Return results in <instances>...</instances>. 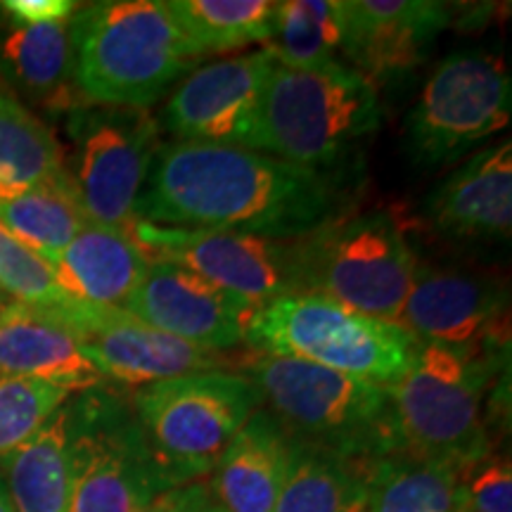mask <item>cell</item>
Masks as SVG:
<instances>
[{"label":"cell","instance_id":"12","mask_svg":"<svg viewBox=\"0 0 512 512\" xmlns=\"http://www.w3.org/2000/svg\"><path fill=\"white\" fill-rule=\"evenodd\" d=\"M128 233L150 259L202 275L252 313L273 299L302 292L299 238L275 240L228 230L166 228L136 221Z\"/></svg>","mask_w":512,"mask_h":512},{"label":"cell","instance_id":"17","mask_svg":"<svg viewBox=\"0 0 512 512\" xmlns=\"http://www.w3.org/2000/svg\"><path fill=\"white\" fill-rule=\"evenodd\" d=\"M124 311L200 349L228 354L245 344V306L202 275L169 261H150Z\"/></svg>","mask_w":512,"mask_h":512},{"label":"cell","instance_id":"14","mask_svg":"<svg viewBox=\"0 0 512 512\" xmlns=\"http://www.w3.org/2000/svg\"><path fill=\"white\" fill-rule=\"evenodd\" d=\"M275 64L264 46L192 69L166 102L164 128L183 143L245 147Z\"/></svg>","mask_w":512,"mask_h":512},{"label":"cell","instance_id":"22","mask_svg":"<svg viewBox=\"0 0 512 512\" xmlns=\"http://www.w3.org/2000/svg\"><path fill=\"white\" fill-rule=\"evenodd\" d=\"M67 403L34 437L0 458V475L15 512H69L72 484Z\"/></svg>","mask_w":512,"mask_h":512},{"label":"cell","instance_id":"29","mask_svg":"<svg viewBox=\"0 0 512 512\" xmlns=\"http://www.w3.org/2000/svg\"><path fill=\"white\" fill-rule=\"evenodd\" d=\"M283 67L309 69L335 60L342 50V0H285L278 3L268 41Z\"/></svg>","mask_w":512,"mask_h":512},{"label":"cell","instance_id":"26","mask_svg":"<svg viewBox=\"0 0 512 512\" xmlns=\"http://www.w3.org/2000/svg\"><path fill=\"white\" fill-rule=\"evenodd\" d=\"M166 5L202 57L268 43L278 15L273 0H169Z\"/></svg>","mask_w":512,"mask_h":512},{"label":"cell","instance_id":"25","mask_svg":"<svg viewBox=\"0 0 512 512\" xmlns=\"http://www.w3.org/2000/svg\"><path fill=\"white\" fill-rule=\"evenodd\" d=\"M67 176L53 131L15 98L0 93V200Z\"/></svg>","mask_w":512,"mask_h":512},{"label":"cell","instance_id":"8","mask_svg":"<svg viewBox=\"0 0 512 512\" xmlns=\"http://www.w3.org/2000/svg\"><path fill=\"white\" fill-rule=\"evenodd\" d=\"M415 264L411 242L387 211L337 216L299 238L302 292L387 323H399Z\"/></svg>","mask_w":512,"mask_h":512},{"label":"cell","instance_id":"21","mask_svg":"<svg viewBox=\"0 0 512 512\" xmlns=\"http://www.w3.org/2000/svg\"><path fill=\"white\" fill-rule=\"evenodd\" d=\"M290 456V434L266 408H259L216 463L211 496L223 512H275Z\"/></svg>","mask_w":512,"mask_h":512},{"label":"cell","instance_id":"34","mask_svg":"<svg viewBox=\"0 0 512 512\" xmlns=\"http://www.w3.org/2000/svg\"><path fill=\"white\" fill-rule=\"evenodd\" d=\"M145 512H223V508L211 496L209 486L190 482L164 491Z\"/></svg>","mask_w":512,"mask_h":512},{"label":"cell","instance_id":"28","mask_svg":"<svg viewBox=\"0 0 512 512\" xmlns=\"http://www.w3.org/2000/svg\"><path fill=\"white\" fill-rule=\"evenodd\" d=\"M3 60L10 74L36 98L69 102V81L74 79V50L69 22L24 27L15 24L3 41Z\"/></svg>","mask_w":512,"mask_h":512},{"label":"cell","instance_id":"35","mask_svg":"<svg viewBox=\"0 0 512 512\" xmlns=\"http://www.w3.org/2000/svg\"><path fill=\"white\" fill-rule=\"evenodd\" d=\"M0 512H15V508H12V503H10L8 489H5L3 475H0Z\"/></svg>","mask_w":512,"mask_h":512},{"label":"cell","instance_id":"9","mask_svg":"<svg viewBox=\"0 0 512 512\" xmlns=\"http://www.w3.org/2000/svg\"><path fill=\"white\" fill-rule=\"evenodd\" d=\"M69 408V512H145L171 489L131 401L102 384Z\"/></svg>","mask_w":512,"mask_h":512},{"label":"cell","instance_id":"32","mask_svg":"<svg viewBox=\"0 0 512 512\" xmlns=\"http://www.w3.org/2000/svg\"><path fill=\"white\" fill-rule=\"evenodd\" d=\"M458 510L465 512H512L510 460L489 453L460 472Z\"/></svg>","mask_w":512,"mask_h":512},{"label":"cell","instance_id":"3","mask_svg":"<svg viewBox=\"0 0 512 512\" xmlns=\"http://www.w3.org/2000/svg\"><path fill=\"white\" fill-rule=\"evenodd\" d=\"M503 351L418 344L413 366L387 387L394 453L460 470L489 456L486 396L503 368Z\"/></svg>","mask_w":512,"mask_h":512},{"label":"cell","instance_id":"7","mask_svg":"<svg viewBox=\"0 0 512 512\" xmlns=\"http://www.w3.org/2000/svg\"><path fill=\"white\" fill-rule=\"evenodd\" d=\"M131 406L176 489L214 470L230 439L261 408V396L242 373L209 370L138 387Z\"/></svg>","mask_w":512,"mask_h":512},{"label":"cell","instance_id":"24","mask_svg":"<svg viewBox=\"0 0 512 512\" xmlns=\"http://www.w3.org/2000/svg\"><path fill=\"white\" fill-rule=\"evenodd\" d=\"M366 465L292 441L275 512H366Z\"/></svg>","mask_w":512,"mask_h":512},{"label":"cell","instance_id":"4","mask_svg":"<svg viewBox=\"0 0 512 512\" xmlns=\"http://www.w3.org/2000/svg\"><path fill=\"white\" fill-rule=\"evenodd\" d=\"M261 406L297 444L368 465L394 453L389 392L382 384L337 373L302 358L249 351L235 361Z\"/></svg>","mask_w":512,"mask_h":512},{"label":"cell","instance_id":"23","mask_svg":"<svg viewBox=\"0 0 512 512\" xmlns=\"http://www.w3.org/2000/svg\"><path fill=\"white\" fill-rule=\"evenodd\" d=\"M460 467L389 453L366 465V512H456Z\"/></svg>","mask_w":512,"mask_h":512},{"label":"cell","instance_id":"30","mask_svg":"<svg viewBox=\"0 0 512 512\" xmlns=\"http://www.w3.org/2000/svg\"><path fill=\"white\" fill-rule=\"evenodd\" d=\"M74 394L62 384L0 375V458L34 437Z\"/></svg>","mask_w":512,"mask_h":512},{"label":"cell","instance_id":"13","mask_svg":"<svg viewBox=\"0 0 512 512\" xmlns=\"http://www.w3.org/2000/svg\"><path fill=\"white\" fill-rule=\"evenodd\" d=\"M57 313L72 325L102 380L145 387L171 377L235 368L228 354L166 335L124 309L67 302L57 306Z\"/></svg>","mask_w":512,"mask_h":512},{"label":"cell","instance_id":"27","mask_svg":"<svg viewBox=\"0 0 512 512\" xmlns=\"http://www.w3.org/2000/svg\"><path fill=\"white\" fill-rule=\"evenodd\" d=\"M0 223L31 252L53 264V259L86 226L79 197L69 176L38 185L17 197L0 200Z\"/></svg>","mask_w":512,"mask_h":512},{"label":"cell","instance_id":"16","mask_svg":"<svg viewBox=\"0 0 512 512\" xmlns=\"http://www.w3.org/2000/svg\"><path fill=\"white\" fill-rule=\"evenodd\" d=\"M441 0H342V53L373 83L418 69L451 24Z\"/></svg>","mask_w":512,"mask_h":512},{"label":"cell","instance_id":"18","mask_svg":"<svg viewBox=\"0 0 512 512\" xmlns=\"http://www.w3.org/2000/svg\"><path fill=\"white\" fill-rule=\"evenodd\" d=\"M425 214L456 240L508 242L512 233V145L503 140L467 157L425 197Z\"/></svg>","mask_w":512,"mask_h":512},{"label":"cell","instance_id":"5","mask_svg":"<svg viewBox=\"0 0 512 512\" xmlns=\"http://www.w3.org/2000/svg\"><path fill=\"white\" fill-rule=\"evenodd\" d=\"M382 124L377 86L349 64H275L245 147L306 169L330 171Z\"/></svg>","mask_w":512,"mask_h":512},{"label":"cell","instance_id":"37","mask_svg":"<svg viewBox=\"0 0 512 512\" xmlns=\"http://www.w3.org/2000/svg\"><path fill=\"white\" fill-rule=\"evenodd\" d=\"M456 512H465V510H456Z\"/></svg>","mask_w":512,"mask_h":512},{"label":"cell","instance_id":"36","mask_svg":"<svg viewBox=\"0 0 512 512\" xmlns=\"http://www.w3.org/2000/svg\"><path fill=\"white\" fill-rule=\"evenodd\" d=\"M5 304V292H3V287H0V306Z\"/></svg>","mask_w":512,"mask_h":512},{"label":"cell","instance_id":"1","mask_svg":"<svg viewBox=\"0 0 512 512\" xmlns=\"http://www.w3.org/2000/svg\"><path fill=\"white\" fill-rule=\"evenodd\" d=\"M342 190L306 169L242 145H162L138 202V221L297 240L332 219Z\"/></svg>","mask_w":512,"mask_h":512},{"label":"cell","instance_id":"15","mask_svg":"<svg viewBox=\"0 0 512 512\" xmlns=\"http://www.w3.org/2000/svg\"><path fill=\"white\" fill-rule=\"evenodd\" d=\"M508 290L486 275L415 264L399 325L420 344L503 347Z\"/></svg>","mask_w":512,"mask_h":512},{"label":"cell","instance_id":"19","mask_svg":"<svg viewBox=\"0 0 512 512\" xmlns=\"http://www.w3.org/2000/svg\"><path fill=\"white\" fill-rule=\"evenodd\" d=\"M0 375L46 380L76 394L102 384V375L57 309L15 299L0 306Z\"/></svg>","mask_w":512,"mask_h":512},{"label":"cell","instance_id":"6","mask_svg":"<svg viewBox=\"0 0 512 512\" xmlns=\"http://www.w3.org/2000/svg\"><path fill=\"white\" fill-rule=\"evenodd\" d=\"M245 342L261 354L302 358L382 387L401 380L420 344L399 323L363 316L311 292L287 294L249 313Z\"/></svg>","mask_w":512,"mask_h":512},{"label":"cell","instance_id":"33","mask_svg":"<svg viewBox=\"0 0 512 512\" xmlns=\"http://www.w3.org/2000/svg\"><path fill=\"white\" fill-rule=\"evenodd\" d=\"M3 8L8 10L10 17H15L17 24L38 27V24L69 22L79 10V3H72V0H5Z\"/></svg>","mask_w":512,"mask_h":512},{"label":"cell","instance_id":"2","mask_svg":"<svg viewBox=\"0 0 512 512\" xmlns=\"http://www.w3.org/2000/svg\"><path fill=\"white\" fill-rule=\"evenodd\" d=\"M74 83L91 105L150 110L192 72L190 46L166 0H102L69 19Z\"/></svg>","mask_w":512,"mask_h":512},{"label":"cell","instance_id":"10","mask_svg":"<svg viewBox=\"0 0 512 512\" xmlns=\"http://www.w3.org/2000/svg\"><path fill=\"white\" fill-rule=\"evenodd\" d=\"M510 114L512 79L501 55H448L434 67L406 119L408 155L418 169H441L508 128Z\"/></svg>","mask_w":512,"mask_h":512},{"label":"cell","instance_id":"11","mask_svg":"<svg viewBox=\"0 0 512 512\" xmlns=\"http://www.w3.org/2000/svg\"><path fill=\"white\" fill-rule=\"evenodd\" d=\"M74 166L67 169L86 219L128 230L162 150V124L150 110L100 107L72 117Z\"/></svg>","mask_w":512,"mask_h":512},{"label":"cell","instance_id":"31","mask_svg":"<svg viewBox=\"0 0 512 512\" xmlns=\"http://www.w3.org/2000/svg\"><path fill=\"white\" fill-rule=\"evenodd\" d=\"M0 287L15 302L46 306V309L72 302L57 287L53 266L22 245L3 223H0Z\"/></svg>","mask_w":512,"mask_h":512},{"label":"cell","instance_id":"20","mask_svg":"<svg viewBox=\"0 0 512 512\" xmlns=\"http://www.w3.org/2000/svg\"><path fill=\"white\" fill-rule=\"evenodd\" d=\"M150 261L128 230L88 221L50 266L57 287L72 302L124 309Z\"/></svg>","mask_w":512,"mask_h":512}]
</instances>
